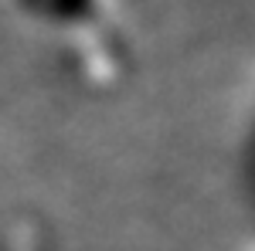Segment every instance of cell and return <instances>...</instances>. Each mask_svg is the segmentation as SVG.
Wrapping results in <instances>:
<instances>
[{
	"mask_svg": "<svg viewBox=\"0 0 255 251\" xmlns=\"http://www.w3.org/2000/svg\"><path fill=\"white\" fill-rule=\"evenodd\" d=\"M27 14L51 24L65 41V55L92 85L119 78L126 68V31L116 0H17Z\"/></svg>",
	"mask_w": 255,
	"mask_h": 251,
	"instance_id": "cell-1",
	"label": "cell"
},
{
	"mask_svg": "<svg viewBox=\"0 0 255 251\" xmlns=\"http://www.w3.org/2000/svg\"><path fill=\"white\" fill-rule=\"evenodd\" d=\"M249 180H252V190H255V143H252V160H249Z\"/></svg>",
	"mask_w": 255,
	"mask_h": 251,
	"instance_id": "cell-2",
	"label": "cell"
}]
</instances>
